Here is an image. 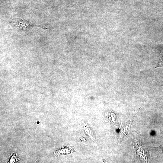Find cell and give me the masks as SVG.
<instances>
[{"label":"cell","mask_w":163,"mask_h":163,"mask_svg":"<svg viewBox=\"0 0 163 163\" xmlns=\"http://www.w3.org/2000/svg\"><path fill=\"white\" fill-rule=\"evenodd\" d=\"M18 26L24 30H27L30 27H38L44 29H48L45 27V25L34 24L24 19H21L18 21Z\"/></svg>","instance_id":"cell-1"},{"label":"cell","mask_w":163,"mask_h":163,"mask_svg":"<svg viewBox=\"0 0 163 163\" xmlns=\"http://www.w3.org/2000/svg\"><path fill=\"white\" fill-rule=\"evenodd\" d=\"M155 67H163V54L160 55L159 61Z\"/></svg>","instance_id":"cell-2"},{"label":"cell","mask_w":163,"mask_h":163,"mask_svg":"<svg viewBox=\"0 0 163 163\" xmlns=\"http://www.w3.org/2000/svg\"><path fill=\"white\" fill-rule=\"evenodd\" d=\"M155 149L160 153L163 154V145L159 147L156 148Z\"/></svg>","instance_id":"cell-3"}]
</instances>
